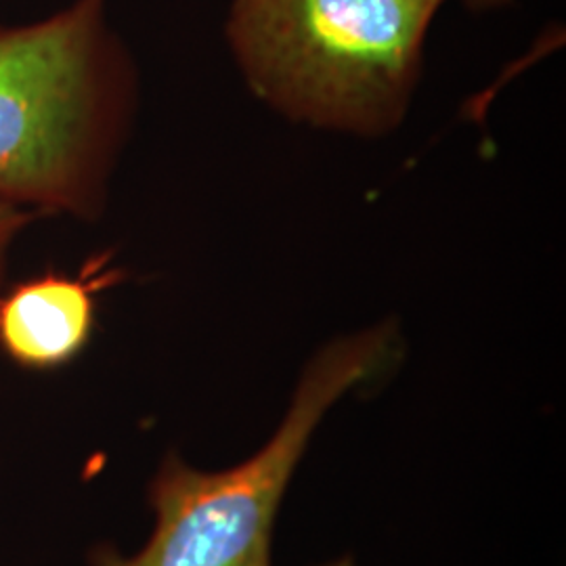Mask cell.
I'll return each mask as SVG.
<instances>
[{
  "mask_svg": "<svg viewBox=\"0 0 566 566\" xmlns=\"http://www.w3.org/2000/svg\"><path fill=\"white\" fill-rule=\"evenodd\" d=\"M34 221H36L34 214L20 210V208H13V206L0 203V292L4 290V283H7L11 256L23 238V233L32 227Z\"/></svg>",
  "mask_w": 566,
  "mask_h": 566,
  "instance_id": "obj_5",
  "label": "cell"
},
{
  "mask_svg": "<svg viewBox=\"0 0 566 566\" xmlns=\"http://www.w3.org/2000/svg\"><path fill=\"white\" fill-rule=\"evenodd\" d=\"M327 566H353L348 560H340V563H334V565H327Z\"/></svg>",
  "mask_w": 566,
  "mask_h": 566,
  "instance_id": "obj_7",
  "label": "cell"
},
{
  "mask_svg": "<svg viewBox=\"0 0 566 566\" xmlns=\"http://www.w3.org/2000/svg\"><path fill=\"white\" fill-rule=\"evenodd\" d=\"M514 0H462V4L470 11H495L510 7Z\"/></svg>",
  "mask_w": 566,
  "mask_h": 566,
  "instance_id": "obj_6",
  "label": "cell"
},
{
  "mask_svg": "<svg viewBox=\"0 0 566 566\" xmlns=\"http://www.w3.org/2000/svg\"><path fill=\"white\" fill-rule=\"evenodd\" d=\"M447 0H233L224 41L248 88L287 120L385 137L405 120Z\"/></svg>",
  "mask_w": 566,
  "mask_h": 566,
  "instance_id": "obj_2",
  "label": "cell"
},
{
  "mask_svg": "<svg viewBox=\"0 0 566 566\" xmlns=\"http://www.w3.org/2000/svg\"><path fill=\"white\" fill-rule=\"evenodd\" d=\"M112 0L0 21V203L102 219L139 112V70Z\"/></svg>",
  "mask_w": 566,
  "mask_h": 566,
  "instance_id": "obj_1",
  "label": "cell"
},
{
  "mask_svg": "<svg viewBox=\"0 0 566 566\" xmlns=\"http://www.w3.org/2000/svg\"><path fill=\"white\" fill-rule=\"evenodd\" d=\"M95 325V283L44 273L0 292V348L23 367L70 364Z\"/></svg>",
  "mask_w": 566,
  "mask_h": 566,
  "instance_id": "obj_4",
  "label": "cell"
},
{
  "mask_svg": "<svg viewBox=\"0 0 566 566\" xmlns=\"http://www.w3.org/2000/svg\"><path fill=\"white\" fill-rule=\"evenodd\" d=\"M392 340V327L378 325L325 344L304 367L282 426L248 462L224 472L164 465L149 544L103 566H271L275 512L308 439L332 405L388 364Z\"/></svg>",
  "mask_w": 566,
  "mask_h": 566,
  "instance_id": "obj_3",
  "label": "cell"
}]
</instances>
